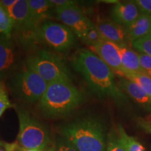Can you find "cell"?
Instances as JSON below:
<instances>
[{
    "mask_svg": "<svg viewBox=\"0 0 151 151\" xmlns=\"http://www.w3.org/2000/svg\"><path fill=\"white\" fill-rule=\"evenodd\" d=\"M71 65L86 80L90 90L99 97L111 98L122 104L127 97L115 80L112 70L90 49H79L73 54Z\"/></svg>",
    "mask_w": 151,
    "mask_h": 151,
    "instance_id": "6da1fadb",
    "label": "cell"
},
{
    "mask_svg": "<svg viewBox=\"0 0 151 151\" xmlns=\"http://www.w3.org/2000/svg\"><path fill=\"white\" fill-rule=\"evenodd\" d=\"M83 100V94L71 81H58L48 85L38 107L46 118H61L76 109Z\"/></svg>",
    "mask_w": 151,
    "mask_h": 151,
    "instance_id": "7a4b0ae2",
    "label": "cell"
},
{
    "mask_svg": "<svg viewBox=\"0 0 151 151\" xmlns=\"http://www.w3.org/2000/svg\"><path fill=\"white\" fill-rule=\"evenodd\" d=\"M60 133L78 151H104L105 130L99 119L85 117L62 126Z\"/></svg>",
    "mask_w": 151,
    "mask_h": 151,
    "instance_id": "3957f363",
    "label": "cell"
},
{
    "mask_svg": "<svg viewBox=\"0 0 151 151\" xmlns=\"http://www.w3.org/2000/svg\"><path fill=\"white\" fill-rule=\"evenodd\" d=\"M16 111L19 122L17 143L19 146L38 151L50 146V134L46 126L24 109L16 108Z\"/></svg>",
    "mask_w": 151,
    "mask_h": 151,
    "instance_id": "277c9868",
    "label": "cell"
},
{
    "mask_svg": "<svg viewBox=\"0 0 151 151\" xmlns=\"http://www.w3.org/2000/svg\"><path fill=\"white\" fill-rule=\"evenodd\" d=\"M26 67L39 74L48 83L58 81H71L69 68L61 57L41 50L26 59Z\"/></svg>",
    "mask_w": 151,
    "mask_h": 151,
    "instance_id": "5b68a950",
    "label": "cell"
},
{
    "mask_svg": "<svg viewBox=\"0 0 151 151\" xmlns=\"http://www.w3.org/2000/svg\"><path fill=\"white\" fill-rule=\"evenodd\" d=\"M48 83L39 74L26 67L10 78L9 89L16 99L27 103L39 102Z\"/></svg>",
    "mask_w": 151,
    "mask_h": 151,
    "instance_id": "8992f818",
    "label": "cell"
},
{
    "mask_svg": "<svg viewBox=\"0 0 151 151\" xmlns=\"http://www.w3.org/2000/svg\"><path fill=\"white\" fill-rule=\"evenodd\" d=\"M35 35L54 50L66 52L76 43V35L63 24L47 20L36 30Z\"/></svg>",
    "mask_w": 151,
    "mask_h": 151,
    "instance_id": "52a82bcc",
    "label": "cell"
},
{
    "mask_svg": "<svg viewBox=\"0 0 151 151\" xmlns=\"http://www.w3.org/2000/svg\"><path fill=\"white\" fill-rule=\"evenodd\" d=\"M54 16L62 24L69 27L81 40L94 24L78 6L55 9Z\"/></svg>",
    "mask_w": 151,
    "mask_h": 151,
    "instance_id": "ba28073f",
    "label": "cell"
},
{
    "mask_svg": "<svg viewBox=\"0 0 151 151\" xmlns=\"http://www.w3.org/2000/svg\"><path fill=\"white\" fill-rule=\"evenodd\" d=\"M19 66V54L11 38L0 35V81L12 76Z\"/></svg>",
    "mask_w": 151,
    "mask_h": 151,
    "instance_id": "9c48e42d",
    "label": "cell"
},
{
    "mask_svg": "<svg viewBox=\"0 0 151 151\" xmlns=\"http://www.w3.org/2000/svg\"><path fill=\"white\" fill-rule=\"evenodd\" d=\"M90 50L103 60L115 75L120 78L125 77L118 45L103 39L94 46H90Z\"/></svg>",
    "mask_w": 151,
    "mask_h": 151,
    "instance_id": "30bf717a",
    "label": "cell"
},
{
    "mask_svg": "<svg viewBox=\"0 0 151 151\" xmlns=\"http://www.w3.org/2000/svg\"><path fill=\"white\" fill-rule=\"evenodd\" d=\"M7 11L14 23V28L24 32H35V24L30 13L28 0H18L16 4Z\"/></svg>",
    "mask_w": 151,
    "mask_h": 151,
    "instance_id": "8fae6325",
    "label": "cell"
},
{
    "mask_svg": "<svg viewBox=\"0 0 151 151\" xmlns=\"http://www.w3.org/2000/svg\"><path fill=\"white\" fill-rule=\"evenodd\" d=\"M141 13L134 1H118L110 11L111 20L127 28L141 16Z\"/></svg>",
    "mask_w": 151,
    "mask_h": 151,
    "instance_id": "7c38bea8",
    "label": "cell"
},
{
    "mask_svg": "<svg viewBox=\"0 0 151 151\" xmlns=\"http://www.w3.org/2000/svg\"><path fill=\"white\" fill-rule=\"evenodd\" d=\"M103 39L117 45H127L129 40L127 29L112 20L101 19L95 24Z\"/></svg>",
    "mask_w": 151,
    "mask_h": 151,
    "instance_id": "4fadbf2b",
    "label": "cell"
},
{
    "mask_svg": "<svg viewBox=\"0 0 151 151\" xmlns=\"http://www.w3.org/2000/svg\"><path fill=\"white\" fill-rule=\"evenodd\" d=\"M28 4L36 30L54 14L55 8L50 0H28Z\"/></svg>",
    "mask_w": 151,
    "mask_h": 151,
    "instance_id": "5bb4252c",
    "label": "cell"
},
{
    "mask_svg": "<svg viewBox=\"0 0 151 151\" xmlns=\"http://www.w3.org/2000/svg\"><path fill=\"white\" fill-rule=\"evenodd\" d=\"M118 83L122 91L126 92L136 102L146 108H151L150 98L139 84L126 78H120Z\"/></svg>",
    "mask_w": 151,
    "mask_h": 151,
    "instance_id": "9a60e30c",
    "label": "cell"
},
{
    "mask_svg": "<svg viewBox=\"0 0 151 151\" xmlns=\"http://www.w3.org/2000/svg\"><path fill=\"white\" fill-rule=\"evenodd\" d=\"M118 46L120 51L122 65L125 73H145L141 67L138 52L129 48L127 45H118Z\"/></svg>",
    "mask_w": 151,
    "mask_h": 151,
    "instance_id": "2e32d148",
    "label": "cell"
},
{
    "mask_svg": "<svg viewBox=\"0 0 151 151\" xmlns=\"http://www.w3.org/2000/svg\"><path fill=\"white\" fill-rule=\"evenodd\" d=\"M130 42L148 37L151 30V16L141 14L131 25L126 28Z\"/></svg>",
    "mask_w": 151,
    "mask_h": 151,
    "instance_id": "e0dca14e",
    "label": "cell"
},
{
    "mask_svg": "<svg viewBox=\"0 0 151 151\" xmlns=\"http://www.w3.org/2000/svg\"><path fill=\"white\" fill-rule=\"evenodd\" d=\"M118 133L123 145L127 151H146L143 147L136 138L128 135L121 125L118 127Z\"/></svg>",
    "mask_w": 151,
    "mask_h": 151,
    "instance_id": "ac0fdd59",
    "label": "cell"
},
{
    "mask_svg": "<svg viewBox=\"0 0 151 151\" xmlns=\"http://www.w3.org/2000/svg\"><path fill=\"white\" fill-rule=\"evenodd\" d=\"M14 29V23L8 11L0 4V35L11 38Z\"/></svg>",
    "mask_w": 151,
    "mask_h": 151,
    "instance_id": "d6986e66",
    "label": "cell"
},
{
    "mask_svg": "<svg viewBox=\"0 0 151 151\" xmlns=\"http://www.w3.org/2000/svg\"><path fill=\"white\" fill-rule=\"evenodd\" d=\"M124 78L134 81L142 88L151 99V77L145 73H127Z\"/></svg>",
    "mask_w": 151,
    "mask_h": 151,
    "instance_id": "ffe728a7",
    "label": "cell"
},
{
    "mask_svg": "<svg viewBox=\"0 0 151 151\" xmlns=\"http://www.w3.org/2000/svg\"><path fill=\"white\" fill-rule=\"evenodd\" d=\"M106 150V151H127L122 142L118 131L117 132H112L109 134Z\"/></svg>",
    "mask_w": 151,
    "mask_h": 151,
    "instance_id": "44dd1931",
    "label": "cell"
},
{
    "mask_svg": "<svg viewBox=\"0 0 151 151\" xmlns=\"http://www.w3.org/2000/svg\"><path fill=\"white\" fill-rule=\"evenodd\" d=\"M132 46L141 53L151 57V38L145 37L132 41Z\"/></svg>",
    "mask_w": 151,
    "mask_h": 151,
    "instance_id": "7402d4cb",
    "label": "cell"
},
{
    "mask_svg": "<svg viewBox=\"0 0 151 151\" xmlns=\"http://www.w3.org/2000/svg\"><path fill=\"white\" fill-rule=\"evenodd\" d=\"M103 40V38L101 35H100L99 30L96 27L95 24H94L88 32L84 35L83 38L82 39V41L86 43V44L88 45L89 47L94 46L96 43L99 42L100 41Z\"/></svg>",
    "mask_w": 151,
    "mask_h": 151,
    "instance_id": "603a6c76",
    "label": "cell"
},
{
    "mask_svg": "<svg viewBox=\"0 0 151 151\" xmlns=\"http://www.w3.org/2000/svg\"><path fill=\"white\" fill-rule=\"evenodd\" d=\"M13 106L9 100L6 88L3 81H0V117L7 109Z\"/></svg>",
    "mask_w": 151,
    "mask_h": 151,
    "instance_id": "cb8c5ba5",
    "label": "cell"
},
{
    "mask_svg": "<svg viewBox=\"0 0 151 151\" xmlns=\"http://www.w3.org/2000/svg\"><path fill=\"white\" fill-rule=\"evenodd\" d=\"M55 148L57 151H78L72 143L64 137L57 141Z\"/></svg>",
    "mask_w": 151,
    "mask_h": 151,
    "instance_id": "d4e9b609",
    "label": "cell"
},
{
    "mask_svg": "<svg viewBox=\"0 0 151 151\" xmlns=\"http://www.w3.org/2000/svg\"><path fill=\"white\" fill-rule=\"evenodd\" d=\"M138 54L141 68L147 75L151 77V57L141 52Z\"/></svg>",
    "mask_w": 151,
    "mask_h": 151,
    "instance_id": "484cf974",
    "label": "cell"
},
{
    "mask_svg": "<svg viewBox=\"0 0 151 151\" xmlns=\"http://www.w3.org/2000/svg\"><path fill=\"white\" fill-rule=\"evenodd\" d=\"M134 2L137 4L141 14L151 16V0H136Z\"/></svg>",
    "mask_w": 151,
    "mask_h": 151,
    "instance_id": "4316f807",
    "label": "cell"
},
{
    "mask_svg": "<svg viewBox=\"0 0 151 151\" xmlns=\"http://www.w3.org/2000/svg\"><path fill=\"white\" fill-rule=\"evenodd\" d=\"M50 1L53 5L55 9H62L77 6L76 1H71V0H50Z\"/></svg>",
    "mask_w": 151,
    "mask_h": 151,
    "instance_id": "83f0119b",
    "label": "cell"
},
{
    "mask_svg": "<svg viewBox=\"0 0 151 151\" xmlns=\"http://www.w3.org/2000/svg\"><path fill=\"white\" fill-rule=\"evenodd\" d=\"M139 124L141 128L147 133L151 134V118L150 119H141Z\"/></svg>",
    "mask_w": 151,
    "mask_h": 151,
    "instance_id": "f1b7e54d",
    "label": "cell"
},
{
    "mask_svg": "<svg viewBox=\"0 0 151 151\" xmlns=\"http://www.w3.org/2000/svg\"><path fill=\"white\" fill-rule=\"evenodd\" d=\"M18 143H4L0 142V151H16Z\"/></svg>",
    "mask_w": 151,
    "mask_h": 151,
    "instance_id": "f546056e",
    "label": "cell"
},
{
    "mask_svg": "<svg viewBox=\"0 0 151 151\" xmlns=\"http://www.w3.org/2000/svg\"><path fill=\"white\" fill-rule=\"evenodd\" d=\"M18 0H1L0 4L3 6V7L6 10L8 11L11 7H13L16 4Z\"/></svg>",
    "mask_w": 151,
    "mask_h": 151,
    "instance_id": "4dcf8cb0",
    "label": "cell"
},
{
    "mask_svg": "<svg viewBox=\"0 0 151 151\" xmlns=\"http://www.w3.org/2000/svg\"><path fill=\"white\" fill-rule=\"evenodd\" d=\"M41 151H57L55 146H52V145H50V146L47 147L46 148L43 149V150Z\"/></svg>",
    "mask_w": 151,
    "mask_h": 151,
    "instance_id": "1f68e13d",
    "label": "cell"
},
{
    "mask_svg": "<svg viewBox=\"0 0 151 151\" xmlns=\"http://www.w3.org/2000/svg\"><path fill=\"white\" fill-rule=\"evenodd\" d=\"M16 151H38V150H33V149H27V148H22V147H20L18 145V149H17Z\"/></svg>",
    "mask_w": 151,
    "mask_h": 151,
    "instance_id": "d6a6232c",
    "label": "cell"
},
{
    "mask_svg": "<svg viewBox=\"0 0 151 151\" xmlns=\"http://www.w3.org/2000/svg\"><path fill=\"white\" fill-rule=\"evenodd\" d=\"M148 37H150V38H151V30H150V33H149V35H148Z\"/></svg>",
    "mask_w": 151,
    "mask_h": 151,
    "instance_id": "836d02e7",
    "label": "cell"
}]
</instances>
